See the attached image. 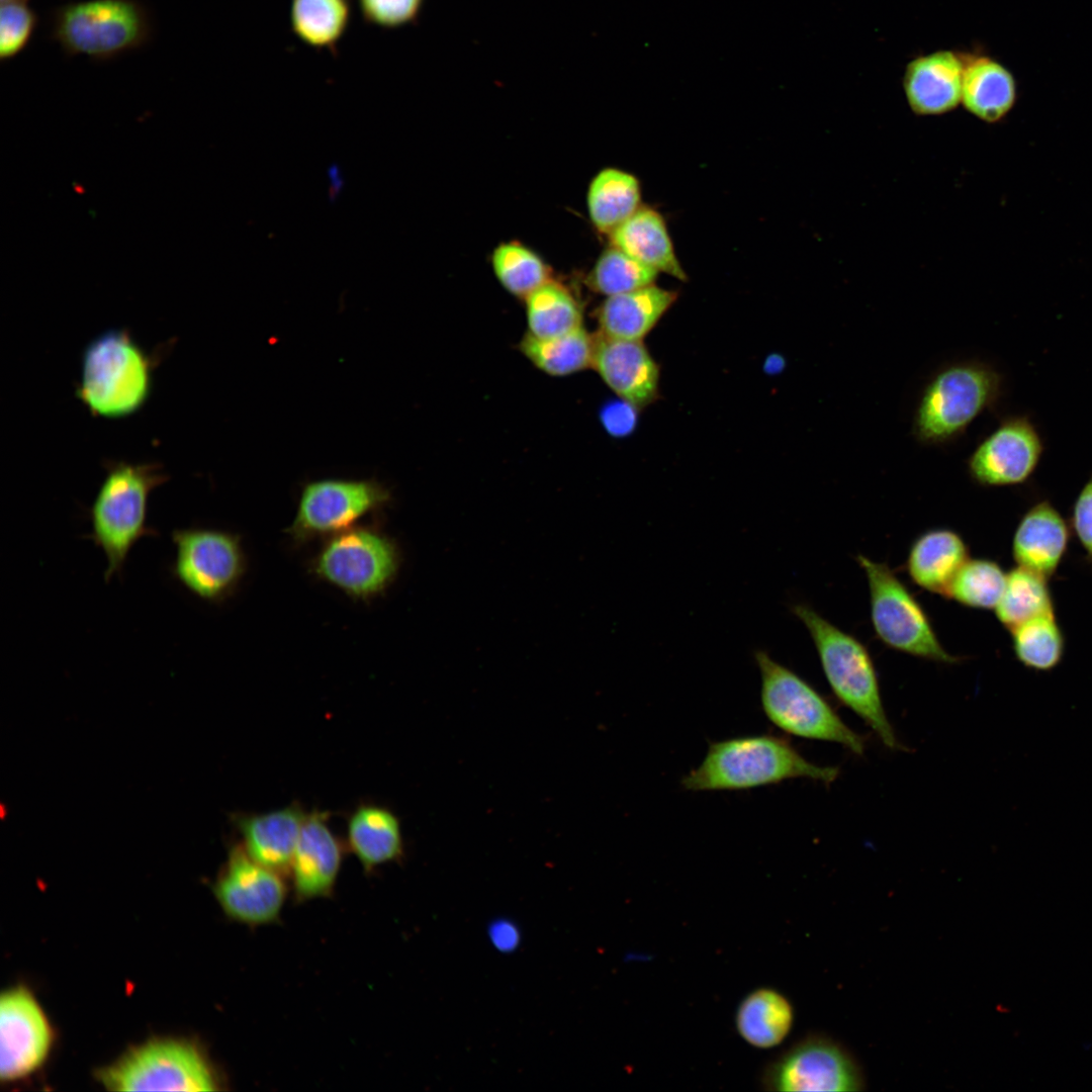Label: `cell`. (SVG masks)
Here are the masks:
<instances>
[{"label": "cell", "instance_id": "obj_1", "mask_svg": "<svg viewBox=\"0 0 1092 1092\" xmlns=\"http://www.w3.org/2000/svg\"><path fill=\"white\" fill-rule=\"evenodd\" d=\"M838 775V767L809 761L786 738L760 734L711 742L680 785L691 792L742 791L792 779L831 784Z\"/></svg>", "mask_w": 1092, "mask_h": 1092}, {"label": "cell", "instance_id": "obj_2", "mask_svg": "<svg viewBox=\"0 0 1092 1092\" xmlns=\"http://www.w3.org/2000/svg\"><path fill=\"white\" fill-rule=\"evenodd\" d=\"M105 476L89 510L91 532L87 536L106 559V581L122 572L133 545L158 532L147 524L151 492L169 479L156 462H104Z\"/></svg>", "mask_w": 1092, "mask_h": 1092}, {"label": "cell", "instance_id": "obj_3", "mask_svg": "<svg viewBox=\"0 0 1092 1092\" xmlns=\"http://www.w3.org/2000/svg\"><path fill=\"white\" fill-rule=\"evenodd\" d=\"M792 613L808 630L836 699L862 719L886 747L900 749L868 648L806 604L793 605Z\"/></svg>", "mask_w": 1092, "mask_h": 1092}, {"label": "cell", "instance_id": "obj_4", "mask_svg": "<svg viewBox=\"0 0 1092 1092\" xmlns=\"http://www.w3.org/2000/svg\"><path fill=\"white\" fill-rule=\"evenodd\" d=\"M159 356L147 353L128 330H106L83 350L76 394L96 417L135 413L150 396Z\"/></svg>", "mask_w": 1092, "mask_h": 1092}, {"label": "cell", "instance_id": "obj_5", "mask_svg": "<svg viewBox=\"0 0 1092 1092\" xmlns=\"http://www.w3.org/2000/svg\"><path fill=\"white\" fill-rule=\"evenodd\" d=\"M50 38L66 57L107 62L151 41L150 10L140 0H79L55 7Z\"/></svg>", "mask_w": 1092, "mask_h": 1092}, {"label": "cell", "instance_id": "obj_6", "mask_svg": "<svg viewBox=\"0 0 1092 1092\" xmlns=\"http://www.w3.org/2000/svg\"><path fill=\"white\" fill-rule=\"evenodd\" d=\"M753 655L760 674L761 708L776 727L796 737L834 742L854 754H863V738L810 684L768 652L759 649Z\"/></svg>", "mask_w": 1092, "mask_h": 1092}, {"label": "cell", "instance_id": "obj_7", "mask_svg": "<svg viewBox=\"0 0 1092 1092\" xmlns=\"http://www.w3.org/2000/svg\"><path fill=\"white\" fill-rule=\"evenodd\" d=\"M1003 391L1002 375L991 365L968 361L940 370L925 386L914 418V435L924 444L953 440Z\"/></svg>", "mask_w": 1092, "mask_h": 1092}, {"label": "cell", "instance_id": "obj_8", "mask_svg": "<svg viewBox=\"0 0 1092 1092\" xmlns=\"http://www.w3.org/2000/svg\"><path fill=\"white\" fill-rule=\"evenodd\" d=\"M856 560L868 580L875 633L887 647L946 664L962 660L944 649L922 606L887 563L864 555Z\"/></svg>", "mask_w": 1092, "mask_h": 1092}, {"label": "cell", "instance_id": "obj_9", "mask_svg": "<svg viewBox=\"0 0 1092 1092\" xmlns=\"http://www.w3.org/2000/svg\"><path fill=\"white\" fill-rule=\"evenodd\" d=\"M99 1076L114 1091H213L219 1084L204 1056L192 1044L175 1039L140 1045Z\"/></svg>", "mask_w": 1092, "mask_h": 1092}, {"label": "cell", "instance_id": "obj_10", "mask_svg": "<svg viewBox=\"0 0 1092 1092\" xmlns=\"http://www.w3.org/2000/svg\"><path fill=\"white\" fill-rule=\"evenodd\" d=\"M399 551L393 541L368 528L351 527L333 535L315 560L326 581L360 599L384 590L396 576Z\"/></svg>", "mask_w": 1092, "mask_h": 1092}, {"label": "cell", "instance_id": "obj_11", "mask_svg": "<svg viewBox=\"0 0 1092 1092\" xmlns=\"http://www.w3.org/2000/svg\"><path fill=\"white\" fill-rule=\"evenodd\" d=\"M171 537L175 545L172 576L205 602L224 601L244 573L245 557L238 536L194 527L176 529Z\"/></svg>", "mask_w": 1092, "mask_h": 1092}, {"label": "cell", "instance_id": "obj_12", "mask_svg": "<svg viewBox=\"0 0 1092 1092\" xmlns=\"http://www.w3.org/2000/svg\"><path fill=\"white\" fill-rule=\"evenodd\" d=\"M389 489L374 478H324L301 489L290 533L298 540L336 534L390 502Z\"/></svg>", "mask_w": 1092, "mask_h": 1092}, {"label": "cell", "instance_id": "obj_13", "mask_svg": "<svg viewBox=\"0 0 1092 1092\" xmlns=\"http://www.w3.org/2000/svg\"><path fill=\"white\" fill-rule=\"evenodd\" d=\"M284 878L256 861L236 842L229 849L213 892L230 918L257 927L279 918L288 896Z\"/></svg>", "mask_w": 1092, "mask_h": 1092}, {"label": "cell", "instance_id": "obj_14", "mask_svg": "<svg viewBox=\"0 0 1092 1092\" xmlns=\"http://www.w3.org/2000/svg\"><path fill=\"white\" fill-rule=\"evenodd\" d=\"M766 1084L777 1091L849 1092L863 1089L856 1061L839 1043L812 1036L783 1055L767 1071Z\"/></svg>", "mask_w": 1092, "mask_h": 1092}, {"label": "cell", "instance_id": "obj_15", "mask_svg": "<svg viewBox=\"0 0 1092 1092\" xmlns=\"http://www.w3.org/2000/svg\"><path fill=\"white\" fill-rule=\"evenodd\" d=\"M1043 452L1042 437L1031 419L1009 416L974 450L968 471L982 486L1023 484L1035 472Z\"/></svg>", "mask_w": 1092, "mask_h": 1092}, {"label": "cell", "instance_id": "obj_16", "mask_svg": "<svg viewBox=\"0 0 1092 1092\" xmlns=\"http://www.w3.org/2000/svg\"><path fill=\"white\" fill-rule=\"evenodd\" d=\"M52 1043L48 1019L33 996L10 989L0 1000V1076L12 1081L36 1070Z\"/></svg>", "mask_w": 1092, "mask_h": 1092}, {"label": "cell", "instance_id": "obj_17", "mask_svg": "<svg viewBox=\"0 0 1092 1092\" xmlns=\"http://www.w3.org/2000/svg\"><path fill=\"white\" fill-rule=\"evenodd\" d=\"M346 850L345 839L330 825V813L307 812L288 875L297 903L333 895Z\"/></svg>", "mask_w": 1092, "mask_h": 1092}, {"label": "cell", "instance_id": "obj_18", "mask_svg": "<svg viewBox=\"0 0 1092 1092\" xmlns=\"http://www.w3.org/2000/svg\"><path fill=\"white\" fill-rule=\"evenodd\" d=\"M593 367L623 400L638 410L658 396L659 368L642 340L595 337Z\"/></svg>", "mask_w": 1092, "mask_h": 1092}, {"label": "cell", "instance_id": "obj_19", "mask_svg": "<svg viewBox=\"0 0 1092 1092\" xmlns=\"http://www.w3.org/2000/svg\"><path fill=\"white\" fill-rule=\"evenodd\" d=\"M307 815L295 801L266 812L237 813L233 822L240 844L256 861L287 877Z\"/></svg>", "mask_w": 1092, "mask_h": 1092}, {"label": "cell", "instance_id": "obj_20", "mask_svg": "<svg viewBox=\"0 0 1092 1092\" xmlns=\"http://www.w3.org/2000/svg\"><path fill=\"white\" fill-rule=\"evenodd\" d=\"M963 54L940 50L910 61L903 88L911 110L918 115L943 114L962 99Z\"/></svg>", "mask_w": 1092, "mask_h": 1092}, {"label": "cell", "instance_id": "obj_21", "mask_svg": "<svg viewBox=\"0 0 1092 1092\" xmlns=\"http://www.w3.org/2000/svg\"><path fill=\"white\" fill-rule=\"evenodd\" d=\"M1069 522L1046 499L1033 504L1021 517L1012 538L1017 566L1050 579L1061 565L1071 538Z\"/></svg>", "mask_w": 1092, "mask_h": 1092}, {"label": "cell", "instance_id": "obj_22", "mask_svg": "<svg viewBox=\"0 0 1092 1092\" xmlns=\"http://www.w3.org/2000/svg\"><path fill=\"white\" fill-rule=\"evenodd\" d=\"M345 843L365 874L404 857L399 817L388 806L373 801L360 802L348 813Z\"/></svg>", "mask_w": 1092, "mask_h": 1092}, {"label": "cell", "instance_id": "obj_23", "mask_svg": "<svg viewBox=\"0 0 1092 1092\" xmlns=\"http://www.w3.org/2000/svg\"><path fill=\"white\" fill-rule=\"evenodd\" d=\"M962 99L971 114L987 123L1006 117L1017 100L1014 75L996 59L982 54H963Z\"/></svg>", "mask_w": 1092, "mask_h": 1092}, {"label": "cell", "instance_id": "obj_24", "mask_svg": "<svg viewBox=\"0 0 1092 1092\" xmlns=\"http://www.w3.org/2000/svg\"><path fill=\"white\" fill-rule=\"evenodd\" d=\"M969 559V548L959 533L945 528L931 529L912 543L906 569L921 588L947 596L956 574Z\"/></svg>", "mask_w": 1092, "mask_h": 1092}, {"label": "cell", "instance_id": "obj_25", "mask_svg": "<svg viewBox=\"0 0 1092 1092\" xmlns=\"http://www.w3.org/2000/svg\"><path fill=\"white\" fill-rule=\"evenodd\" d=\"M676 297V292L654 284L608 296L598 312L601 334L616 339L642 340Z\"/></svg>", "mask_w": 1092, "mask_h": 1092}, {"label": "cell", "instance_id": "obj_26", "mask_svg": "<svg viewBox=\"0 0 1092 1092\" xmlns=\"http://www.w3.org/2000/svg\"><path fill=\"white\" fill-rule=\"evenodd\" d=\"M612 246L640 263L679 280L687 275L675 255L663 217L649 207H639L611 235Z\"/></svg>", "mask_w": 1092, "mask_h": 1092}, {"label": "cell", "instance_id": "obj_27", "mask_svg": "<svg viewBox=\"0 0 1092 1092\" xmlns=\"http://www.w3.org/2000/svg\"><path fill=\"white\" fill-rule=\"evenodd\" d=\"M795 1019L790 1000L771 988H758L740 1002L735 1016L738 1034L757 1049H771L789 1035Z\"/></svg>", "mask_w": 1092, "mask_h": 1092}, {"label": "cell", "instance_id": "obj_28", "mask_svg": "<svg viewBox=\"0 0 1092 1092\" xmlns=\"http://www.w3.org/2000/svg\"><path fill=\"white\" fill-rule=\"evenodd\" d=\"M640 184L637 178L617 168L601 170L592 180L586 204L594 226L611 235L640 206Z\"/></svg>", "mask_w": 1092, "mask_h": 1092}, {"label": "cell", "instance_id": "obj_29", "mask_svg": "<svg viewBox=\"0 0 1092 1092\" xmlns=\"http://www.w3.org/2000/svg\"><path fill=\"white\" fill-rule=\"evenodd\" d=\"M352 9L353 0H290L291 31L306 46L337 56Z\"/></svg>", "mask_w": 1092, "mask_h": 1092}, {"label": "cell", "instance_id": "obj_30", "mask_svg": "<svg viewBox=\"0 0 1092 1092\" xmlns=\"http://www.w3.org/2000/svg\"><path fill=\"white\" fill-rule=\"evenodd\" d=\"M520 347L525 356L542 371L564 376L593 366L595 337L583 327L551 339H539L528 333Z\"/></svg>", "mask_w": 1092, "mask_h": 1092}, {"label": "cell", "instance_id": "obj_31", "mask_svg": "<svg viewBox=\"0 0 1092 1092\" xmlns=\"http://www.w3.org/2000/svg\"><path fill=\"white\" fill-rule=\"evenodd\" d=\"M1048 581L1021 566L1008 571L1003 594L994 609L998 621L1010 631L1027 620L1055 613Z\"/></svg>", "mask_w": 1092, "mask_h": 1092}, {"label": "cell", "instance_id": "obj_32", "mask_svg": "<svg viewBox=\"0 0 1092 1092\" xmlns=\"http://www.w3.org/2000/svg\"><path fill=\"white\" fill-rule=\"evenodd\" d=\"M529 334L551 339L580 327L582 313L572 294L561 284L548 281L526 298Z\"/></svg>", "mask_w": 1092, "mask_h": 1092}, {"label": "cell", "instance_id": "obj_33", "mask_svg": "<svg viewBox=\"0 0 1092 1092\" xmlns=\"http://www.w3.org/2000/svg\"><path fill=\"white\" fill-rule=\"evenodd\" d=\"M1009 632L1014 655L1026 668L1046 672L1062 662L1065 636L1055 613L1027 620Z\"/></svg>", "mask_w": 1092, "mask_h": 1092}, {"label": "cell", "instance_id": "obj_34", "mask_svg": "<svg viewBox=\"0 0 1092 1092\" xmlns=\"http://www.w3.org/2000/svg\"><path fill=\"white\" fill-rule=\"evenodd\" d=\"M491 263L500 284L520 298L526 299L550 281L549 268L544 261L518 242L498 245L492 253Z\"/></svg>", "mask_w": 1092, "mask_h": 1092}, {"label": "cell", "instance_id": "obj_35", "mask_svg": "<svg viewBox=\"0 0 1092 1092\" xmlns=\"http://www.w3.org/2000/svg\"><path fill=\"white\" fill-rule=\"evenodd\" d=\"M1002 567L991 559H968L950 583L946 598L968 608L994 610L1006 582Z\"/></svg>", "mask_w": 1092, "mask_h": 1092}, {"label": "cell", "instance_id": "obj_36", "mask_svg": "<svg viewBox=\"0 0 1092 1092\" xmlns=\"http://www.w3.org/2000/svg\"><path fill=\"white\" fill-rule=\"evenodd\" d=\"M657 274L654 269L612 246L596 262L587 283L596 292L612 296L653 284Z\"/></svg>", "mask_w": 1092, "mask_h": 1092}, {"label": "cell", "instance_id": "obj_37", "mask_svg": "<svg viewBox=\"0 0 1092 1092\" xmlns=\"http://www.w3.org/2000/svg\"><path fill=\"white\" fill-rule=\"evenodd\" d=\"M38 24L36 12L24 2L1 4L0 60L9 61L26 49Z\"/></svg>", "mask_w": 1092, "mask_h": 1092}, {"label": "cell", "instance_id": "obj_38", "mask_svg": "<svg viewBox=\"0 0 1092 1092\" xmlns=\"http://www.w3.org/2000/svg\"><path fill=\"white\" fill-rule=\"evenodd\" d=\"M365 23L393 29L418 22L425 0H357Z\"/></svg>", "mask_w": 1092, "mask_h": 1092}, {"label": "cell", "instance_id": "obj_39", "mask_svg": "<svg viewBox=\"0 0 1092 1092\" xmlns=\"http://www.w3.org/2000/svg\"><path fill=\"white\" fill-rule=\"evenodd\" d=\"M1069 525L1092 563V474L1086 480L1073 504Z\"/></svg>", "mask_w": 1092, "mask_h": 1092}, {"label": "cell", "instance_id": "obj_40", "mask_svg": "<svg viewBox=\"0 0 1092 1092\" xmlns=\"http://www.w3.org/2000/svg\"><path fill=\"white\" fill-rule=\"evenodd\" d=\"M636 406L623 399L621 402L610 403L602 412L606 429L616 436L628 433L636 421Z\"/></svg>", "mask_w": 1092, "mask_h": 1092}, {"label": "cell", "instance_id": "obj_41", "mask_svg": "<svg viewBox=\"0 0 1092 1092\" xmlns=\"http://www.w3.org/2000/svg\"><path fill=\"white\" fill-rule=\"evenodd\" d=\"M488 934L493 946L503 952L513 951L520 942L517 925L508 920L493 922L488 929Z\"/></svg>", "mask_w": 1092, "mask_h": 1092}, {"label": "cell", "instance_id": "obj_42", "mask_svg": "<svg viewBox=\"0 0 1092 1092\" xmlns=\"http://www.w3.org/2000/svg\"><path fill=\"white\" fill-rule=\"evenodd\" d=\"M328 176L331 182L329 191L330 201L335 202L345 185L340 166L336 163L331 164L328 168Z\"/></svg>", "mask_w": 1092, "mask_h": 1092}, {"label": "cell", "instance_id": "obj_43", "mask_svg": "<svg viewBox=\"0 0 1092 1092\" xmlns=\"http://www.w3.org/2000/svg\"><path fill=\"white\" fill-rule=\"evenodd\" d=\"M28 1L29 0H1V4H3V3H12V2H24V3H27Z\"/></svg>", "mask_w": 1092, "mask_h": 1092}]
</instances>
